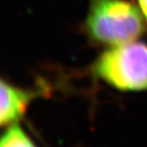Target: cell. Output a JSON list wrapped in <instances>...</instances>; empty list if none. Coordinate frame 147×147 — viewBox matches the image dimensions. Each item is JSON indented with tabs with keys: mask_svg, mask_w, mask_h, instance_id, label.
Listing matches in <instances>:
<instances>
[{
	"mask_svg": "<svg viewBox=\"0 0 147 147\" xmlns=\"http://www.w3.org/2000/svg\"><path fill=\"white\" fill-rule=\"evenodd\" d=\"M46 86L33 89L18 87L6 80H1V108L0 123L2 127L18 123L24 115L30 103L37 97L47 94Z\"/></svg>",
	"mask_w": 147,
	"mask_h": 147,
	"instance_id": "obj_3",
	"label": "cell"
},
{
	"mask_svg": "<svg viewBox=\"0 0 147 147\" xmlns=\"http://www.w3.org/2000/svg\"><path fill=\"white\" fill-rule=\"evenodd\" d=\"M0 147H36V145L23 128L15 123L6 127Z\"/></svg>",
	"mask_w": 147,
	"mask_h": 147,
	"instance_id": "obj_4",
	"label": "cell"
},
{
	"mask_svg": "<svg viewBox=\"0 0 147 147\" xmlns=\"http://www.w3.org/2000/svg\"><path fill=\"white\" fill-rule=\"evenodd\" d=\"M136 5H138L147 26V0H136Z\"/></svg>",
	"mask_w": 147,
	"mask_h": 147,
	"instance_id": "obj_5",
	"label": "cell"
},
{
	"mask_svg": "<svg viewBox=\"0 0 147 147\" xmlns=\"http://www.w3.org/2000/svg\"><path fill=\"white\" fill-rule=\"evenodd\" d=\"M91 75L123 92L147 90V44L138 40L105 50L90 67Z\"/></svg>",
	"mask_w": 147,
	"mask_h": 147,
	"instance_id": "obj_2",
	"label": "cell"
},
{
	"mask_svg": "<svg viewBox=\"0 0 147 147\" xmlns=\"http://www.w3.org/2000/svg\"><path fill=\"white\" fill-rule=\"evenodd\" d=\"M145 25L131 0H89L82 31L91 44L110 48L138 40Z\"/></svg>",
	"mask_w": 147,
	"mask_h": 147,
	"instance_id": "obj_1",
	"label": "cell"
}]
</instances>
